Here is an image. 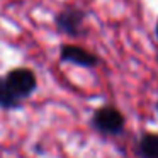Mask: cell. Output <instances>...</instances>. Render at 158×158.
<instances>
[{"label":"cell","instance_id":"cell-1","mask_svg":"<svg viewBox=\"0 0 158 158\" xmlns=\"http://www.w3.org/2000/svg\"><path fill=\"white\" fill-rule=\"evenodd\" d=\"M10 92L14 94L17 99H22V97H27L32 94V90L36 89V77L31 70L26 68H17L12 70L10 73L5 78Z\"/></svg>","mask_w":158,"mask_h":158},{"label":"cell","instance_id":"cell-3","mask_svg":"<svg viewBox=\"0 0 158 158\" xmlns=\"http://www.w3.org/2000/svg\"><path fill=\"white\" fill-rule=\"evenodd\" d=\"M83 19H85V14L78 9H66L61 14H58L56 17V26H58L60 31L66 32V34H78L80 29H82Z\"/></svg>","mask_w":158,"mask_h":158},{"label":"cell","instance_id":"cell-5","mask_svg":"<svg viewBox=\"0 0 158 158\" xmlns=\"http://www.w3.org/2000/svg\"><path fill=\"white\" fill-rule=\"evenodd\" d=\"M139 153L143 158H158V134H144L141 138Z\"/></svg>","mask_w":158,"mask_h":158},{"label":"cell","instance_id":"cell-7","mask_svg":"<svg viewBox=\"0 0 158 158\" xmlns=\"http://www.w3.org/2000/svg\"><path fill=\"white\" fill-rule=\"evenodd\" d=\"M155 32H156V38H158V22H156V27H155Z\"/></svg>","mask_w":158,"mask_h":158},{"label":"cell","instance_id":"cell-2","mask_svg":"<svg viewBox=\"0 0 158 158\" xmlns=\"http://www.w3.org/2000/svg\"><path fill=\"white\" fill-rule=\"evenodd\" d=\"M94 126L106 134H117L124 127V117L114 107H102L94 114Z\"/></svg>","mask_w":158,"mask_h":158},{"label":"cell","instance_id":"cell-4","mask_svg":"<svg viewBox=\"0 0 158 158\" xmlns=\"http://www.w3.org/2000/svg\"><path fill=\"white\" fill-rule=\"evenodd\" d=\"M61 60L78 66H85V68H92L99 63V58L94 53L87 51L83 48H78V46H63Z\"/></svg>","mask_w":158,"mask_h":158},{"label":"cell","instance_id":"cell-6","mask_svg":"<svg viewBox=\"0 0 158 158\" xmlns=\"http://www.w3.org/2000/svg\"><path fill=\"white\" fill-rule=\"evenodd\" d=\"M17 100L19 99L10 92L7 82L0 78V106L2 107H14V106H17Z\"/></svg>","mask_w":158,"mask_h":158}]
</instances>
